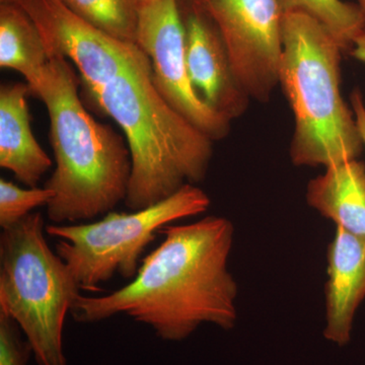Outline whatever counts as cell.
<instances>
[{
  "label": "cell",
  "mask_w": 365,
  "mask_h": 365,
  "mask_svg": "<svg viewBox=\"0 0 365 365\" xmlns=\"http://www.w3.org/2000/svg\"><path fill=\"white\" fill-rule=\"evenodd\" d=\"M162 244L141 262L126 287L102 297L81 294L71 314L78 323L117 314L150 327L158 338L178 342L202 324L230 330L237 319V281L228 270L235 227L222 216L167 225Z\"/></svg>",
  "instance_id": "cell-1"
},
{
  "label": "cell",
  "mask_w": 365,
  "mask_h": 365,
  "mask_svg": "<svg viewBox=\"0 0 365 365\" xmlns=\"http://www.w3.org/2000/svg\"><path fill=\"white\" fill-rule=\"evenodd\" d=\"M47 108L55 170L46 182L54 197L48 218L62 222H91L124 202L131 176L127 143L111 126L100 123L78 96L71 62L50 57L32 93Z\"/></svg>",
  "instance_id": "cell-2"
},
{
  "label": "cell",
  "mask_w": 365,
  "mask_h": 365,
  "mask_svg": "<svg viewBox=\"0 0 365 365\" xmlns=\"http://www.w3.org/2000/svg\"><path fill=\"white\" fill-rule=\"evenodd\" d=\"M90 97L126 137L131 176L124 204L129 210L150 207L204 181L215 141L155 90L148 57Z\"/></svg>",
  "instance_id": "cell-3"
},
{
  "label": "cell",
  "mask_w": 365,
  "mask_h": 365,
  "mask_svg": "<svg viewBox=\"0 0 365 365\" xmlns=\"http://www.w3.org/2000/svg\"><path fill=\"white\" fill-rule=\"evenodd\" d=\"M339 42L323 24L284 14L279 86L294 117L289 155L297 167L329 168L357 160L364 143L341 93Z\"/></svg>",
  "instance_id": "cell-4"
},
{
  "label": "cell",
  "mask_w": 365,
  "mask_h": 365,
  "mask_svg": "<svg viewBox=\"0 0 365 365\" xmlns=\"http://www.w3.org/2000/svg\"><path fill=\"white\" fill-rule=\"evenodd\" d=\"M44 220L31 213L0 235V312L13 319L39 365H66L63 328L81 295L64 261L46 242Z\"/></svg>",
  "instance_id": "cell-5"
},
{
  "label": "cell",
  "mask_w": 365,
  "mask_h": 365,
  "mask_svg": "<svg viewBox=\"0 0 365 365\" xmlns=\"http://www.w3.org/2000/svg\"><path fill=\"white\" fill-rule=\"evenodd\" d=\"M210 198L196 185L181 190L155 205L103 216L97 222L50 225L46 234L58 239L56 254L64 261L81 290L100 292L101 283L119 274L133 279L141 256L163 227L205 212Z\"/></svg>",
  "instance_id": "cell-6"
},
{
  "label": "cell",
  "mask_w": 365,
  "mask_h": 365,
  "mask_svg": "<svg viewBox=\"0 0 365 365\" xmlns=\"http://www.w3.org/2000/svg\"><path fill=\"white\" fill-rule=\"evenodd\" d=\"M136 45L150 59L158 93L213 141L225 139L232 122L211 110L190 81L178 0L141 1Z\"/></svg>",
  "instance_id": "cell-7"
},
{
  "label": "cell",
  "mask_w": 365,
  "mask_h": 365,
  "mask_svg": "<svg viewBox=\"0 0 365 365\" xmlns=\"http://www.w3.org/2000/svg\"><path fill=\"white\" fill-rule=\"evenodd\" d=\"M222 33L235 74L251 100L267 103L279 86V0H201Z\"/></svg>",
  "instance_id": "cell-8"
},
{
  "label": "cell",
  "mask_w": 365,
  "mask_h": 365,
  "mask_svg": "<svg viewBox=\"0 0 365 365\" xmlns=\"http://www.w3.org/2000/svg\"><path fill=\"white\" fill-rule=\"evenodd\" d=\"M16 4L35 23L49 58L62 57L78 67L88 96L148 57L138 46L115 39L86 23L61 0H18Z\"/></svg>",
  "instance_id": "cell-9"
},
{
  "label": "cell",
  "mask_w": 365,
  "mask_h": 365,
  "mask_svg": "<svg viewBox=\"0 0 365 365\" xmlns=\"http://www.w3.org/2000/svg\"><path fill=\"white\" fill-rule=\"evenodd\" d=\"M187 69L204 103L228 121L242 116L250 101L235 74L227 43L201 0H178Z\"/></svg>",
  "instance_id": "cell-10"
},
{
  "label": "cell",
  "mask_w": 365,
  "mask_h": 365,
  "mask_svg": "<svg viewBox=\"0 0 365 365\" xmlns=\"http://www.w3.org/2000/svg\"><path fill=\"white\" fill-rule=\"evenodd\" d=\"M326 339L348 344L355 313L365 297V241L340 227L328 249Z\"/></svg>",
  "instance_id": "cell-11"
},
{
  "label": "cell",
  "mask_w": 365,
  "mask_h": 365,
  "mask_svg": "<svg viewBox=\"0 0 365 365\" xmlns=\"http://www.w3.org/2000/svg\"><path fill=\"white\" fill-rule=\"evenodd\" d=\"M28 96L25 83L0 88V167L33 188L51 169L52 160L34 135Z\"/></svg>",
  "instance_id": "cell-12"
},
{
  "label": "cell",
  "mask_w": 365,
  "mask_h": 365,
  "mask_svg": "<svg viewBox=\"0 0 365 365\" xmlns=\"http://www.w3.org/2000/svg\"><path fill=\"white\" fill-rule=\"evenodd\" d=\"M307 202L336 227L365 241V165L357 160L326 168L307 184Z\"/></svg>",
  "instance_id": "cell-13"
},
{
  "label": "cell",
  "mask_w": 365,
  "mask_h": 365,
  "mask_svg": "<svg viewBox=\"0 0 365 365\" xmlns=\"http://www.w3.org/2000/svg\"><path fill=\"white\" fill-rule=\"evenodd\" d=\"M49 60L39 30L25 9L18 4H1L0 67L21 73L32 95Z\"/></svg>",
  "instance_id": "cell-14"
},
{
  "label": "cell",
  "mask_w": 365,
  "mask_h": 365,
  "mask_svg": "<svg viewBox=\"0 0 365 365\" xmlns=\"http://www.w3.org/2000/svg\"><path fill=\"white\" fill-rule=\"evenodd\" d=\"M283 13L306 14L332 33L343 50L351 51L365 31V18L359 4L343 0H279Z\"/></svg>",
  "instance_id": "cell-15"
},
{
  "label": "cell",
  "mask_w": 365,
  "mask_h": 365,
  "mask_svg": "<svg viewBox=\"0 0 365 365\" xmlns=\"http://www.w3.org/2000/svg\"><path fill=\"white\" fill-rule=\"evenodd\" d=\"M76 16L115 39L136 45L143 0H61Z\"/></svg>",
  "instance_id": "cell-16"
},
{
  "label": "cell",
  "mask_w": 365,
  "mask_h": 365,
  "mask_svg": "<svg viewBox=\"0 0 365 365\" xmlns=\"http://www.w3.org/2000/svg\"><path fill=\"white\" fill-rule=\"evenodd\" d=\"M54 197L52 190L24 189L13 182L0 179V227L2 230L20 222L35 208L47 206Z\"/></svg>",
  "instance_id": "cell-17"
},
{
  "label": "cell",
  "mask_w": 365,
  "mask_h": 365,
  "mask_svg": "<svg viewBox=\"0 0 365 365\" xmlns=\"http://www.w3.org/2000/svg\"><path fill=\"white\" fill-rule=\"evenodd\" d=\"M21 334L18 324L0 312V365H28L32 346Z\"/></svg>",
  "instance_id": "cell-18"
},
{
  "label": "cell",
  "mask_w": 365,
  "mask_h": 365,
  "mask_svg": "<svg viewBox=\"0 0 365 365\" xmlns=\"http://www.w3.org/2000/svg\"><path fill=\"white\" fill-rule=\"evenodd\" d=\"M350 102L365 145V104L361 93L359 90L352 91Z\"/></svg>",
  "instance_id": "cell-19"
},
{
  "label": "cell",
  "mask_w": 365,
  "mask_h": 365,
  "mask_svg": "<svg viewBox=\"0 0 365 365\" xmlns=\"http://www.w3.org/2000/svg\"><path fill=\"white\" fill-rule=\"evenodd\" d=\"M350 54H351L354 58L365 63V31L357 38L356 41H355L351 51H350Z\"/></svg>",
  "instance_id": "cell-20"
},
{
  "label": "cell",
  "mask_w": 365,
  "mask_h": 365,
  "mask_svg": "<svg viewBox=\"0 0 365 365\" xmlns=\"http://www.w3.org/2000/svg\"><path fill=\"white\" fill-rule=\"evenodd\" d=\"M359 6L361 9L362 14H364L365 18V0H359Z\"/></svg>",
  "instance_id": "cell-21"
},
{
  "label": "cell",
  "mask_w": 365,
  "mask_h": 365,
  "mask_svg": "<svg viewBox=\"0 0 365 365\" xmlns=\"http://www.w3.org/2000/svg\"><path fill=\"white\" fill-rule=\"evenodd\" d=\"M1 4H16L18 0H0Z\"/></svg>",
  "instance_id": "cell-22"
}]
</instances>
